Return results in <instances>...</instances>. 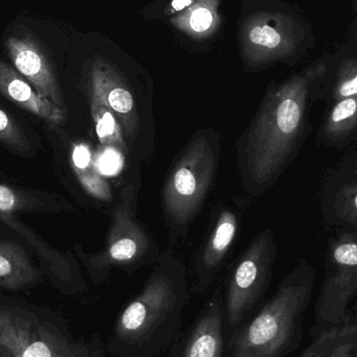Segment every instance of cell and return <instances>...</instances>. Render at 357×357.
<instances>
[{"label":"cell","instance_id":"1","mask_svg":"<svg viewBox=\"0 0 357 357\" xmlns=\"http://www.w3.org/2000/svg\"><path fill=\"white\" fill-rule=\"evenodd\" d=\"M327 66L325 52L266 94L239 149L241 174L252 190L270 186L295 154Z\"/></svg>","mask_w":357,"mask_h":357},{"label":"cell","instance_id":"2","mask_svg":"<svg viewBox=\"0 0 357 357\" xmlns=\"http://www.w3.org/2000/svg\"><path fill=\"white\" fill-rule=\"evenodd\" d=\"M317 271L301 261L279 284L272 299L237 333L232 357H283L301 337L304 314L316 284Z\"/></svg>","mask_w":357,"mask_h":357},{"label":"cell","instance_id":"3","mask_svg":"<svg viewBox=\"0 0 357 357\" xmlns=\"http://www.w3.org/2000/svg\"><path fill=\"white\" fill-rule=\"evenodd\" d=\"M182 264L165 256L146 280L142 291L121 310L115 322L110 347L119 356H137L178 319L187 296ZM111 350V351H112Z\"/></svg>","mask_w":357,"mask_h":357},{"label":"cell","instance_id":"4","mask_svg":"<svg viewBox=\"0 0 357 357\" xmlns=\"http://www.w3.org/2000/svg\"><path fill=\"white\" fill-rule=\"evenodd\" d=\"M243 56L253 68L294 63L316 46L312 24L299 10L275 6L250 15L241 27Z\"/></svg>","mask_w":357,"mask_h":357},{"label":"cell","instance_id":"5","mask_svg":"<svg viewBox=\"0 0 357 357\" xmlns=\"http://www.w3.org/2000/svg\"><path fill=\"white\" fill-rule=\"evenodd\" d=\"M218 146L212 134L193 137L165 182L163 204L167 220L182 228L203 204L218 167Z\"/></svg>","mask_w":357,"mask_h":357},{"label":"cell","instance_id":"6","mask_svg":"<svg viewBox=\"0 0 357 357\" xmlns=\"http://www.w3.org/2000/svg\"><path fill=\"white\" fill-rule=\"evenodd\" d=\"M0 357H102L100 342H77L18 307L0 305Z\"/></svg>","mask_w":357,"mask_h":357},{"label":"cell","instance_id":"7","mask_svg":"<svg viewBox=\"0 0 357 357\" xmlns=\"http://www.w3.org/2000/svg\"><path fill=\"white\" fill-rule=\"evenodd\" d=\"M325 277L314 307L312 335L350 320L348 308L357 295V235L342 231L329 243Z\"/></svg>","mask_w":357,"mask_h":357},{"label":"cell","instance_id":"8","mask_svg":"<svg viewBox=\"0 0 357 357\" xmlns=\"http://www.w3.org/2000/svg\"><path fill=\"white\" fill-rule=\"evenodd\" d=\"M134 189L127 186L112 212V222L104 250L98 254H79L94 282H104L115 268L138 266L150 257L154 245L134 214Z\"/></svg>","mask_w":357,"mask_h":357},{"label":"cell","instance_id":"9","mask_svg":"<svg viewBox=\"0 0 357 357\" xmlns=\"http://www.w3.org/2000/svg\"><path fill=\"white\" fill-rule=\"evenodd\" d=\"M276 243L272 231H262L252 241L237 262L229 279L226 312L229 323L235 327L264 295L272 276Z\"/></svg>","mask_w":357,"mask_h":357},{"label":"cell","instance_id":"10","mask_svg":"<svg viewBox=\"0 0 357 357\" xmlns=\"http://www.w3.org/2000/svg\"><path fill=\"white\" fill-rule=\"evenodd\" d=\"M45 204L41 197L33 193L0 184V222L26 241L59 281L63 284H71L75 282V274L68 258L45 243L33 229L23 224L16 216L20 212L43 210Z\"/></svg>","mask_w":357,"mask_h":357},{"label":"cell","instance_id":"11","mask_svg":"<svg viewBox=\"0 0 357 357\" xmlns=\"http://www.w3.org/2000/svg\"><path fill=\"white\" fill-rule=\"evenodd\" d=\"M6 48L14 68L27 79L36 91L66 111L58 77L43 46L35 36L23 29L6 40Z\"/></svg>","mask_w":357,"mask_h":357},{"label":"cell","instance_id":"12","mask_svg":"<svg viewBox=\"0 0 357 357\" xmlns=\"http://www.w3.org/2000/svg\"><path fill=\"white\" fill-rule=\"evenodd\" d=\"M88 89L107 102L116 115L128 146H135L142 132V119L133 92L111 63L96 58L89 71Z\"/></svg>","mask_w":357,"mask_h":357},{"label":"cell","instance_id":"13","mask_svg":"<svg viewBox=\"0 0 357 357\" xmlns=\"http://www.w3.org/2000/svg\"><path fill=\"white\" fill-rule=\"evenodd\" d=\"M318 96L331 104L357 96V20H352L335 52H328V66Z\"/></svg>","mask_w":357,"mask_h":357},{"label":"cell","instance_id":"14","mask_svg":"<svg viewBox=\"0 0 357 357\" xmlns=\"http://www.w3.org/2000/svg\"><path fill=\"white\" fill-rule=\"evenodd\" d=\"M0 92L14 104L52 126L66 121L67 113L40 96L14 67L0 61Z\"/></svg>","mask_w":357,"mask_h":357},{"label":"cell","instance_id":"15","mask_svg":"<svg viewBox=\"0 0 357 357\" xmlns=\"http://www.w3.org/2000/svg\"><path fill=\"white\" fill-rule=\"evenodd\" d=\"M238 228V218L232 210H224L197 260V289L204 293L211 284L229 250L232 247Z\"/></svg>","mask_w":357,"mask_h":357},{"label":"cell","instance_id":"16","mask_svg":"<svg viewBox=\"0 0 357 357\" xmlns=\"http://www.w3.org/2000/svg\"><path fill=\"white\" fill-rule=\"evenodd\" d=\"M222 308L218 300L210 301L204 307L185 344L183 357H222Z\"/></svg>","mask_w":357,"mask_h":357},{"label":"cell","instance_id":"17","mask_svg":"<svg viewBox=\"0 0 357 357\" xmlns=\"http://www.w3.org/2000/svg\"><path fill=\"white\" fill-rule=\"evenodd\" d=\"M40 276L39 270L20 245L0 241V287L24 289L37 282Z\"/></svg>","mask_w":357,"mask_h":357},{"label":"cell","instance_id":"18","mask_svg":"<svg viewBox=\"0 0 357 357\" xmlns=\"http://www.w3.org/2000/svg\"><path fill=\"white\" fill-rule=\"evenodd\" d=\"M298 357H357V320L324 329L312 335Z\"/></svg>","mask_w":357,"mask_h":357},{"label":"cell","instance_id":"19","mask_svg":"<svg viewBox=\"0 0 357 357\" xmlns=\"http://www.w3.org/2000/svg\"><path fill=\"white\" fill-rule=\"evenodd\" d=\"M89 102L96 135L100 144L109 150L123 155V158L129 157L130 148L116 115L107 102L92 90H89Z\"/></svg>","mask_w":357,"mask_h":357},{"label":"cell","instance_id":"20","mask_svg":"<svg viewBox=\"0 0 357 357\" xmlns=\"http://www.w3.org/2000/svg\"><path fill=\"white\" fill-rule=\"evenodd\" d=\"M220 0H197L173 17L172 23L191 37L197 39L207 37L220 24Z\"/></svg>","mask_w":357,"mask_h":357},{"label":"cell","instance_id":"21","mask_svg":"<svg viewBox=\"0 0 357 357\" xmlns=\"http://www.w3.org/2000/svg\"><path fill=\"white\" fill-rule=\"evenodd\" d=\"M357 129V96L331 102L321 126L323 142L337 144L354 134Z\"/></svg>","mask_w":357,"mask_h":357},{"label":"cell","instance_id":"22","mask_svg":"<svg viewBox=\"0 0 357 357\" xmlns=\"http://www.w3.org/2000/svg\"><path fill=\"white\" fill-rule=\"evenodd\" d=\"M71 165L77 180L89 195L100 201L112 197L110 185L100 177L92 151L85 144H75L71 152Z\"/></svg>","mask_w":357,"mask_h":357},{"label":"cell","instance_id":"23","mask_svg":"<svg viewBox=\"0 0 357 357\" xmlns=\"http://www.w3.org/2000/svg\"><path fill=\"white\" fill-rule=\"evenodd\" d=\"M335 220L357 235V181L351 178L337 187L331 201Z\"/></svg>","mask_w":357,"mask_h":357},{"label":"cell","instance_id":"24","mask_svg":"<svg viewBox=\"0 0 357 357\" xmlns=\"http://www.w3.org/2000/svg\"><path fill=\"white\" fill-rule=\"evenodd\" d=\"M0 142L4 146L20 153L21 155H33V150L26 134L20 126L0 108Z\"/></svg>","mask_w":357,"mask_h":357},{"label":"cell","instance_id":"25","mask_svg":"<svg viewBox=\"0 0 357 357\" xmlns=\"http://www.w3.org/2000/svg\"><path fill=\"white\" fill-rule=\"evenodd\" d=\"M197 1V0H173L171 6H169V13H171V14H176V13L185 10V8H188L191 4Z\"/></svg>","mask_w":357,"mask_h":357},{"label":"cell","instance_id":"26","mask_svg":"<svg viewBox=\"0 0 357 357\" xmlns=\"http://www.w3.org/2000/svg\"><path fill=\"white\" fill-rule=\"evenodd\" d=\"M351 3L352 20H357V0H350Z\"/></svg>","mask_w":357,"mask_h":357},{"label":"cell","instance_id":"27","mask_svg":"<svg viewBox=\"0 0 357 357\" xmlns=\"http://www.w3.org/2000/svg\"><path fill=\"white\" fill-rule=\"evenodd\" d=\"M352 175H354V180L357 181V163L354 165V169H352Z\"/></svg>","mask_w":357,"mask_h":357}]
</instances>
